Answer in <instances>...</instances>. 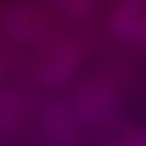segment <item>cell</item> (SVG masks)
Returning <instances> with one entry per match:
<instances>
[{"label":"cell","instance_id":"1","mask_svg":"<svg viewBox=\"0 0 146 146\" xmlns=\"http://www.w3.org/2000/svg\"><path fill=\"white\" fill-rule=\"evenodd\" d=\"M138 77L134 62L107 67L84 82L72 110L81 126L106 131L118 120V108L126 91Z\"/></svg>","mask_w":146,"mask_h":146},{"label":"cell","instance_id":"2","mask_svg":"<svg viewBox=\"0 0 146 146\" xmlns=\"http://www.w3.org/2000/svg\"><path fill=\"white\" fill-rule=\"evenodd\" d=\"M39 126L47 146H77L79 142L81 124L73 110L60 104L45 108Z\"/></svg>","mask_w":146,"mask_h":146},{"label":"cell","instance_id":"3","mask_svg":"<svg viewBox=\"0 0 146 146\" xmlns=\"http://www.w3.org/2000/svg\"><path fill=\"white\" fill-rule=\"evenodd\" d=\"M91 46L89 43L73 51L70 44L63 42L55 45L40 70L43 83L46 86L56 87L66 81Z\"/></svg>","mask_w":146,"mask_h":146},{"label":"cell","instance_id":"4","mask_svg":"<svg viewBox=\"0 0 146 146\" xmlns=\"http://www.w3.org/2000/svg\"><path fill=\"white\" fill-rule=\"evenodd\" d=\"M106 27L108 35L124 51H144L145 18L128 17L108 11Z\"/></svg>","mask_w":146,"mask_h":146},{"label":"cell","instance_id":"5","mask_svg":"<svg viewBox=\"0 0 146 146\" xmlns=\"http://www.w3.org/2000/svg\"><path fill=\"white\" fill-rule=\"evenodd\" d=\"M25 111L19 96L11 89L0 91V138L13 136L25 124Z\"/></svg>","mask_w":146,"mask_h":146},{"label":"cell","instance_id":"6","mask_svg":"<svg viewBox=\"0 0 146 146\" xmlns=\"http://www.w3.org/2000/svg\"><path fill=\"white\" fill-rule=\"evenodd\" d=\"M108 131L104 146H146V125L120 118Z\"/></svg>","mask_w":146,"mask_h":146},{"label":"cell","instance_id":"7","mask_svg":"<svg viewBox=\"0 0 146 146\" xmlns=\"http://www.w3.org/2000/svg\"><path fill=\"white\" fill-rule=\"evenodd\" d=\"M146 10V1L144 0H124L110 3L108 12L121 14L128 17L144 18Z\"/></svg>","mask_w":146,"mask_h":146},{"label":"cell","instance_id":"8","mask_svg":"<svg viewBox=\"0 0 146 146\" xmlns=\"http://www.w3.org/2000/svg\"><path fill=\"white\" fill-rule=\"evenodd\" d=\"M63 10L68 15L83 22L94 18L98 12V3L95 1H76L75 3H64Z\"/></svg>","mask_w":146,"mask_h":146},{"label":"cell","instance_id":"9","mask_svg":"<svg viewBox=\"0 0 146 146\" xmlns=\"http://www.w3.org/2000/svg\"><path fill=\"white\" fill-rule=\"evenodd\" d=\"M143 50L146 52V19L145 18V34H144V47Z\"/></svg>","mask_w":146,"mask_h":146},{"label":"cell","instance_id":"10","mask_svg":"<svg viewBox=\"0 0 146 146\" xmlns=\"http://www.w3.org/2000/svg\"><path fill=\"white\" fill-rule=\"evenodd\" d=\"M2 74H3V71H2V68H1V67L0 66V79H1V77H2Z\"/></svg>","mask_w":146,"mask_h":146}]
</instances>
